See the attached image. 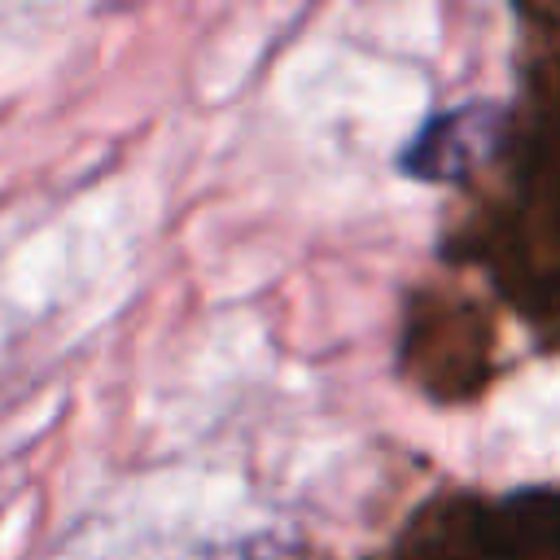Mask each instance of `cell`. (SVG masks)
Returning a JSON list of instances; mask_svg holds the SVG:
<instances>
[{"mask_svg":"<svg viewBox=\"0 0 560 560\" xmlns=\"http://www.w3.org/2000/svg\"><path fill=\"white\" fill-rule=\"evenodd\" d=\"M503 140V109L494 101H468L429 118L402 149V171L416 179L451 184L481 171Z\"/></svg>","mask_w":560,"mask_h":560,"instance_id":"6da1fadb","label":"cell"}]
</instances>
